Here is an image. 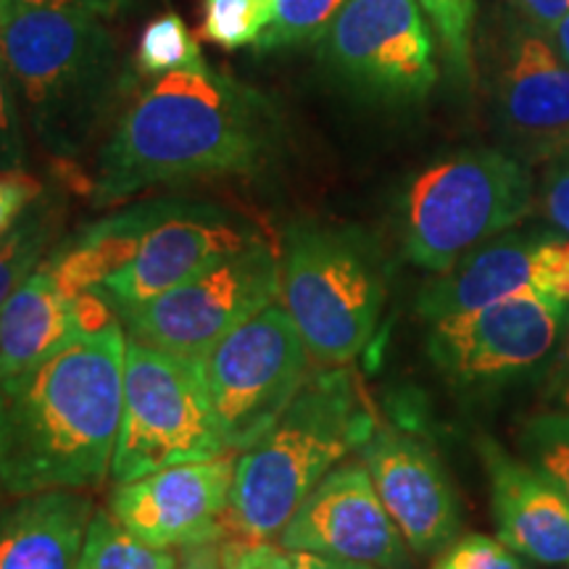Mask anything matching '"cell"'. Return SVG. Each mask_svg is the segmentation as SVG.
<instances>
[{"mask_svg": "<svg viewBox=\"0 0 569 569\" xmlns=\"http://www.w3.org/2000/svg\"><path fill=\"white\" fill-rule=\"evenodd\" d=\"M284 146L274 101L227 71L180 69L127 106L103 140L90 201L109 209L151 188L267 172Z\"/></svg>", "mask_w": 569, "mask_h": 569, "instance_id": "6da1fadb", "label": "cell"}, {"mask_svg": "<svg viewBox=\"0 0 569 569\" xmlns=\"http://www.w3.org/2000/svg\"><path fill=\"white\" fill-rule=\"evenodd\" d=\"M122 322L80 332L0 377V488L11 496L98 488L111 475L124 407Z\"/></svg>", "mask_w": 569, "mask_h": 569, "instance_id": "7a4b0ae2", "label": "cell"}, {"mask_svg": "<svg viewBox=\"0 0 569 569\" xmlns=\"http://www.w3.org/2000/svg\"><path fill=\"white\" fill-rule=\"evenodd\" d=\"M0 53L24 127L56 161L96 142L122 88L111 27L96 13L30 6L0 13Z\"/></svg>", "mask_w": 569, "mask_h": 569, "instance_id": "3957f363", "label": "cell"}, {"mask_svg": "<svg viewBox=\"0 0 569 569\" xmlns=\"http://www.w3.org/2000/svg\"><path fill=\"white\" fill-rule=\"evenodd\" d=\"M375 415L346 367H319L234 465L230 536L274 540L306 496L375 436Z\"/></svg>", "mask_w": 569, "mask_h": 569, "instance_id": "277c9868", "label": "cell"}, {"mask_svg": "<svg viewBox=\"0 0 569 569\" xmlns=\"http://www.w3.org/2000/svg\"><path fill=\"white\" fill-rule=\"evenodd\" d=\"M282 306L301 332L311 359L343 367L372 340L386 274L380 256L359 232L296 222L284 230Z\"/></svg>", "mask_w": 569, "mask_h": 569, "instance_id": "5b68a950", "label": "cell"}, {"mask_svg": "<svg viewBox=\"0 0 569 569\" xmlns=\"http://www.w3.org/2000/svg\"><path fill=\"white\" fill-rule=\"evenodd\" d=\"M532 203L528 169L501 151H465L422 169L403 196V253L427 272L515 227Z\"/></svg>", "mask_w": 569, "mask_h": 569, "instance_id": "8992f818", "label": "cell"}, {"mask_svg": "<svg viewBox=\"0 0 569 569\" xmlns=\"http://www.w3.org/2000/svg\"><path fill=\"white\" fill-rule=\"evenodd\" d=\"M230 451L213 422L201 359L127 338L124 407L111 478L127 482L156 469Z\"/></svg>", "mask_w": 569, "mask_h": 569, "instance_id": "52a82bcc", "label": "cell"}, {"mask_svg": "<svg viewBox=\"0 0 569 569\" xmlns=\"http://www.w3.org/2000/svg\"><path fill=\"white\" fill-rule=\"evenodd\" d=\"M213 422L230 451H246L272 427L311 375L309 348L280 303L234 327L201 356Z\"/></svg>", "mask_w": 569, "mask_h": 569, "instance_id": "ba28073f", "label": "cell"}, {"mask_svg": "<svg viewBox=\"0 0 569 569\" xmlns=\"http://www.w3.org/2000/svg\"><path fill=\"white\" fill-rule=\"evenodd\" d=\"M282 293V261L264 238L219 256L201 272L119 317L127 338L201 359Z\"/></svg>", "mask_w": 569, "mask_h": 569, "instance_id": "9c48e42d", "label": "cell"}, {"mask_svg": "<svg viewBox=\"0 0 569 569\" xmlns=\"http://www.w3.org/2000/svg\"><path fill=\"white\" fill-rule=\"evenodd\" d=\"M417 0H346L319 56L351 88L386 101H417L438 80L436 40Z\"/></svg>", "mask_w": 569, "mask_h": 569, "instance_id": "30bf717a", "label": "cell"}, {"mask_svg": "<svg viewBox=\"0 0 569 569\" xmlns=\"http://www.w3.org/2000/svg\"><path fill=\"white\" fill-rule=\"evenodd\" d=\"M569 306L515 296L430 322L427 356L457 388H486L538 367L559 343Z\"/></svg>", "mask_w": 569, "mask_h": 569, "instance_id": "8fae6325", "label": "cell"}, {"mask_svg": "<svg viewBox=\"0 0 569 569\" xmlns=\"http://www.w3.org/2000/svg\"><path fill=\"white\" fill-rule=\"evenodd\" d=\"M264 234L243 213L224 206L174 198L172 209L140 238L130 259L92 288L117 317L190 280L219 256L256 243Z\"/></svg>", "mask_w": 569, "mask_h": 569, "instance_id": "7c38bea8", "label": "cell"}, {"mask_svg": "<svg viewBox=\"0 0 569 569\" xmlns=\"http://www.w3.org/2000/svg\"><path fill=\"white\" fill-rule=\"evenodd\" d=\"M238 457L227 451L117 482L109 511L153 549H190L230 536V496Z\"/></svg>", "mask_w": 569, "mask_h": 569, "instance_id": "4fadbf2b", "label": "cell"}, {"mask_svg": "<svg viewBox=\"0 0 569 569\" xmlns=\"http://www.w3.org/2000/svg\"><path fill=\"white\" fill-rule=\"evenodd\" d=\"M515 296L569 306V238L553 232L496 234L427 284L417 311L427 322H438Z\"/></svg>", "mask_w": 569, "mask_h": 569, "instance_id": "5bb4252c", "label": "cell"}, {"mask_svg": "<svg viewBox=\"0 0 569 569\" xmlns=\"http://www.w3.org/2000/svg\"><path fill=\"white\" fill-rule=\"evenodd\" d=\"M290 551H315L377 569H409L411 549L386 503L380 501L365 461H340L280 532Z\"/></svg>", "mask_w": 569, "mask_h": 569, "instance_id": "9a60e30c", "label": "cell"}, {"mask_svg": "<svg viewBox=\"0 0 569 569\" xmlns=\"http://www.w3.org/2000/svg\"><path fill=\"white\" fill-rule=\"evenodd\" d=\"M361 461L411 553H440L457 540L461 528L457 490L425 440L398 430H375L361 446Z\"/></svg>", "mask_w": 569, "mask_h": 569, "instance_id": "2e32d148", "label": "cell"}, {"mask_svg": "<svg viewBox=\"0 0 569 569\" xmlns=\"http://www.w3.org/2000/svg\"><path fill=\"white\" fill-rule=\"evenodd\" d=\"M490 482L496 532L519 557L569 567V496L528 459L511 457L496 440H480Z\"/></svg>", "mask_w": 569, "mask_h": 569, "instance_id": "e0dca14e", "label": "cell"}, {"mask_svg": "<svg viewBox=\"0 0 569 569\" xmlns=\"http://www.w3.org/2000/svg\"><path fill=\"white\" fill-rule=\"evenodd\" d=\"M111 306L96 296L71 293L42 261L0 309V377L51 356L80 332L117 322Z\"/></svg>", "mask_w": 569, "mask_h": 569, "instance_id": "ac0fdd59", "label": "cell"}, {"mask_svg": "<svg viewBox=\"0 0 569 569\" xmlns=\"http://www.w3.org/2000/svg\"><path fill=\"white\" fill-rule=\"evenodd\" d=\"M92 515L80 490L21 496L0 515V569H77Z\"/></svg>", "mask_w": 569, "mask_h": 569, "instance_id": "d6986e66", "label": "cell"}, {"mask_svg": "<svg viewBox=\"0 0 569 569\" xmlns=\"http://www.w3.org/2000/svg\"><path fill=\"white\" fill-rule=\"evenodd\" d=\"M507 130L536 151L569 146V67L536 34L517 40L501 80Z\"/></svg>", "mask_w": 569, "mask_h": 569, "instance_id": "ffe728a7", "label": "cell"}, {"mask_svg": "<svg viewBox=\"0 0 569 569\" xmlns=\"http://www.w3.org/2000/svg\"><path fill=\"white\" fill-rule=\"evenodd\" d=\"M67 198L59 188H42L17 224L0 234V309L61 240Z\"/></svg>", "mask_w": 569, "mask_h": 569, "instance_id": "44dd1931", "label": "cell"}, {"mask_svg": "<svg viewBox=\"0 0 569 569\" xmlns=\"http://www.w3.org/2000/svg\"><path fill=\"white\" fill-rule=\"evenodd\" d=\"M77 569H177V561L167 549L130 536L109 509H96Z\"/></svg>", "mask_w": 569, "mask_h": 569, "instance_id": "7402d4cb", "label": "cell"}, {"mask_svg": "<svg viewBox=\"0 0 569 569\" xmlns=\"http://www.w3.org/2000/svg\"><path fill=\"white\" fill-rule=\"evenodd\" d=\"M277 0H203L201 34L224 51L256 48L269 32Z\"/></svg>", "mask_w": 569, "mask_h": 569, "instance_id": "603a6c76", "label": "cell"}, {"mask_svg": "<svg viewBox=\"0 0 569 569\" xmlns=\"http://www.w3.org/2000/svg\"><path fill=\"white\" fill-rule=\"evenodd\" d=\"M206 59L180 13H161L142 27L134 67L146 77L203 67Z\"/></svg>", "mask_w": 569, "mask_h": 569, "instance_id": "cb8c5ba5", "label": "cell"}, {"mask_svg": "<svg viewBox=\"0 0 569 569\" xmlns=\"http://www.w3.org/2000/svg\"><path fill=\"white\" fill-rule=\"evenodd\" d=\"M346 0H277V13L269 32L256 51H296L315 46Z\"/></svg>", "mask_w": 569, "mask_h": 569, "instance_id": "d4e9b609", "label": "cell"}, {"mask_svg": "<svg viewBox=\"0 0 569 569\" xmlns=\"http://www.w3.org/2000/svg\"><path fill=\"white\" fill-rule=\"evenodd\" d=\"M522 457L546 472L569 496V411H546L519 432Z\"/></svg>", "mask_w": 569, "mask_h": 569, "instance_id": "484cf974", "label": "cell"}, {"mask_svg": "<svg viewBox=\"0 0 569 569\" xmlns=\"http://www.w3.org/2000/svg\"><path fill=\"white\" fill-rule=\"evenodd\" d=\"M436 27L443 51L451 67L461 71L469 69V32H472L475 0H417Z\"/></svg>", "mask_w": 569, "mask_h": 569, "instance_id": "4316f807", "label": "cell"}, {"mask_svg": "<svg viewBox=\"0 0 569 569\" xmlns=\"http://www.w3.org/2000/svg\"><path fill=\"white\" fill-rule=\"evenodd\" d=\"M432 569H530L519 561V553L511 551L501 538L472 536L457 538L438 553Z\"/></svg>", "mask_w": 569, "mask_h": 569, "instance_id": "83f0119b", "label": "cell"}, {"mask_svg": "<svg viewBox=\"0 0 569 569\" xmlns=\"http://www.w3.org/2000/svg\"><path fill=\"white\" fill-rule=\"evenodd\" d=\"M17 92L0 53V172H19L27 163V134Z\"/></svg>", "mask_w": 569, "mask_h": 569, "instance_id": "f1b7e54d", "label": "cell"}, {"mask_svg": "<svg viewBox=\"0 0 569 569\" xmlns=\"http://www.w3.org/2000/svg\"><path fill=\"white\" fill-rule=\"evenodd\" d=\"M222 549L224 569H293L290 567V551L277 540L240 538L230 536L219 543Z\"/></svg>", "mask_w": 569, "mask_h": 569, "instance_id": "f546056e", "label": "cell"}, {"mask_svg": "<svg viewBox=\"0 0 569 569\" xmlns=\"http://www.w3.org/2000/svg\"><path fill=\"white\" fill-rule=\"evenodd\" d=\"M42 193V184L27 174L19 172H0V234H6L17 224V219L30 209V203Z\"/></svg>", "mask_w": 569, "mask_h": 569, "instance_id": "4dcf8cb0", "label": "cell"}, {"mask_svg": "<svg viewBox=\"0 0 569 569\" xmlns=\"http://www.w3.org/2000/svg\"><path fill=\"white\" fill-rule=\"evenodd\" d=\"M134 0H0V13L13 9H30V6H61V9H77L96 13V17L111 19L130 9Z\"/></svg>", "mask_w": 569, "mask_h": 569, "instance_id": "1f68e13d", "label": "cell"}, {"mask_svg": "<svg viewBox=\"0 0 569 569\" xmlns=\"http://www.w3.org/2000/svg\"><path fill=\"white\" fill-rule=\"evenodd\" d=\"M543 209L551 222L569 238V163L549 177L543 193Z\"/></svg>", "mask_w": 569, "mask_h": 569, "instance_id": "d6a6232c", "label": "cell"}, {"mask_svg": "<svg viewBox=\"0 0 569 569\" xmlns=\"http://www.w3.org/2000/svg\"><path fill=\"white\" fill-rule=\"evenodd\" d=\"M549 396L557 401L559 411H569V311L565 322V336H561L557 359H553L549 372Z\"/></svg>", "mask_w": 569, "mask_h": 569, "instance_id": "836d02e7", "label": "cell"}, {"mask_svg": "<svg viewBox=\"0 0 569 569\" xmlns=\"http://www.w3.org/2000/svg\"><path fill=\"white\" fill-rule=\"evenodd\" d=\"M517 6L546 32L557 30L559 21L569 13V0H517Z\"/></svg>", "mask_w": 569, "mask_h": 569, "instance_id": "e575fe53", "label": "cell"}, {"mask_svg": "<svg viewBox=\"0 0 569 569\" xmlns=\"http://www.w3.org/2000/svg\"><path fill=\"white\" fill-rule=\"evenodd\" d=\"M290 567L293 569H377V567L361 565V561L325 557V553H315V551H290Z\"/></svg>", "mask_w": 569, "mask_h": 569, "instance_id": "d590c367", "label": "cell"}, {"mask_svg": "<svg viewBox=\"0 0 569 569\" xmlns=\"http://www.w3.org/2000/svg\"><path fill=\"white\" fill-rule=\"evenodd\" d=\"M222 540L217 543H201L190 546V549H182V565L180 569H224L222 561V549H219Z\"/></svg>", "mask_w": 569, "mask_h": 569, "instance_id": "8d00e7d4", "label": "cell"}, {"mask_svg": "<svg viewBox=\"0 0 569 569\" xmlns=\"http://www.w3.org/2000/svg\"><path fill=\"white\" fill-rule=\"evenodd\" d=\"M553 38H557V48H559L561 61H565L569 67V13L557 24V30H553Z\"/></svg>", "mask_w": 569, "mask_h": 569, "instance_id": "74e56055", "label": "cell"}]
</instances>
